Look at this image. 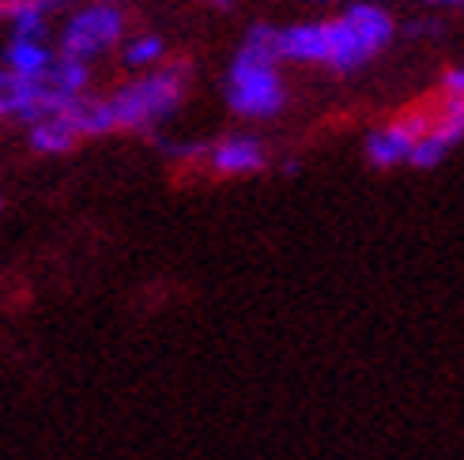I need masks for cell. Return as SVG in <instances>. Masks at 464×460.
<instances>
[{"instance_id": "6da1fadb", "label": "cell", "mask_w": 464, "mask_h": 460, "mask_svg": "<svg viewBox=\"0 0 464 460\" xmlns=\"http://www.w3.org/2000/svg\"><path fill=\"white\" fill-rule=\"evenodd\" d=\"M280 64L284 61L276 53V27L272 23H253L227 68V106L238 118L253 121L276 118L287 106V83Z\"/></svg>"}, {"instance_id": "7a4b0ae2", "label": "cell", "mask_w": 464, "mask_h": 460, "mask_svg": "<svg viewBox=\"0 0 464 460\" xmlns=\"http://www.w3.org/2000/svg\"><path fill=\"white\" fill-rule=\"evenodd\" d=\"M324 23H329V64L324 68H333L340 76L366 68L397 38V19H392V12L382 0H352V5H340V15L324 19Z\"/></svg>"}, {"instance_id": "3957f363", "label": "cell", "mask_w": 464, "mask_h": 460, "mask_svg": "<svg viewBox=\"0 0 464 460\" xmlns=\"http://www.w3.org/2000/svg\"><path fill=\"white\" fill-rule=\"evenodd\" d=\"M185 87H189V68L181 61H170V64L162 61L155 68H144L140 76L125 80L118 91L106 95V102L113 110V125L132 129V132L155 129L181 106Z\"/></svg>"}, {"instance_id": "277c9868", "label": "cell", "mask_w": 464, "mask_h": 460, "mask_svg": "<svg viewBox=\"0 0 464 460\" xmlns=\"http://www.w3.org/2000/svg\"><path fill=\"white\" fill-rule=\"evenodd\" d=\"M129 31V19L121 5H99V0H83L80 8H68L61 31H57V53L76 61H95L118 50Z\"/></svg>"}, {"instance_id": "5b68a950", "label": "cell", "mask_w": 464, "mask_h": 460, "mask_svg": "<svg viewBox=\"0 0 464 460\" xmlns=\"http://www.w3.org/2000/svg\"><path fill=\"white\" fill-rule=\"evenodd\" d=\"M434 110L438 106H415L408 113H401V118H392L389 125L374 129L366 136V158L374 167H401L408 163L411 148L420 144V136H427L430 121H434Z\"/></svg>"}, {"instance_id": "8992f818", "label": "cell", "mask_w": 464, "mask_h": 460, "mask_svg": "<svg viewBox=\"0 0 464 460\" xmlns=\"http://www.w3.org/2000/svg\"><path fill=\"white\" fill-rule=\"evenodd\" d=\"M460 140H464V95H442L427 136H420V144L411 148L408 163L411 167H423V170L427 167H438Z\"/></svg>"}, {"instance_id": "52a82bcc", "label": "cell", "mask_w": 464, "mask_h": 460, "mask_svg": "<svg viewBox=\"0 0 464 460\" xmlns=\"http://www.w3.org/2000/svg\"><path fill=\"white\" fill-rule=\"evenodd\" d=\"M276 53L291 64H329V23L303 19L291 27H276Z\"/></svg>"}, {"instance_id": "ba28073f", "label": "cell", "mask_w": 464, "mask_h": 460, "mask_svg": "<svg viewBox=\"0 0 464 460\" xmlns=\"http://www.w3.org/2000/svg\"><path fill=\"white\" fill-rule=\"evenodd\" d=\"M204 163L219 177H242V174H257L268 163V151L257 136H227V140L208 148Z\"/></svg>"}, {"instance_id": "9c48e42d", "label": "cell", "mask_w": 464, "mask_h": 460, "mask_svg": "<svg viewBox=\"0 0 464 460\" xmlns=\"http://www.w3.org/2000/svg\"><path fill=\"white\" fill-rule=\"evenodd\" d=\"M0 118H12V121H23V125L42 118L34 80L8 72L5 64H0Z\"/></svg>"}, {"instance_id": "30bf717a", "label": "cell", "mask_w": 464, "mask_h": 460, "mask_svg": "<svg viewBox=\"0 0 464 460\" xmlns=\"http://www.w3.org/2000/svg\"><path fill=\"white\" fill-rule=\"evenodd\" d=\"M27 129H31V148L38 155H64V151H72L83 140V136L76 132V125H72V118H68L64 110L45 113V118L31 121Z\"/></svg>"}, {"instance_id": "8fae6325", "label": "cell", "mask_w": 464, "mask_h": 460, "mask_svg": "<svg viewBox=\"0 0 464 460\" xmlns=\"http://www.w3.org/2000/svg\"><path fill=\"white\" fill-rule=\"evenodd\" d=\"M53 45H50V38H23V34H8V45H5V64L8 72H15V76H38L45 64L53 61Z\"/></svg>"}, {"instance_id": "7c38bea8", "label": "cell", "mask_w": 464, "mask_h": 460, "mask_svg": "<svg viewBox=\"0 0 464 460\" xmlns=\"http://www.w3.org/2000/svg\"><path fill=\"white\" fill-rule=\"evenodd\" d=\"M64 113L72 118V125H76V132L80 136H106V132H118V125H113V110H110V102H106V95L99 99V95H83L72 102V106H64Z\"/></svg>"}, {"instance_id": "4fadbf2b", "label": "cell", "mask_w": 464, "mask_h": 460, "mask_svg": "<svg viewBox=\"0 0 464 460\" xmlns=\"http://www.w3.org/2000/svg\"><path fill=\"white\" fill-rule=\"evenodd\" d=\"M118 50H121V64L136 68V72H144V68H155V64L167 61V42H162L159 34H151V31L121 38Z\"/></svg>"}, {"instance_id": "5bb4252c", "label": "cell", "mask_w": 464, "mask_h": 460, "mask_svg": "<svg viewBox=\"0 0 464 460\" xmlns=\"http://www.w3.org/2000/svg\"><path fill=\"white\" fill-rule=\"evenodd\" d=\"M76 0H0V19H15L23 12H38L45 19H53L61 12H68Z\"/></svg>"}, {"instance_id": "9a60e30c", "label": "cell", "mask_w": 464, "mask_h": 460, "mask_svg": "<svg viewBox=\"0 0 464 460\" xmlns=\"http://www.w3.org/2000/svg\"><path fill=\"white\" fill-rule=\"evenodd\" d=\"M438 31H442L438 19H411L404 27V34H411V38H427V34H438Z\"/></svg>"}, {"instance_id": "2e32d148", "label": "cell", "mask_w": 464, "mask_h": 460, "mask_svg": "<svg viewBox=\"0 0 464 460\" xmlns=\"http://www.w3.org/2000/svg\"><path fill=\"white\" fill-rule=\"evenodd\" d=\"M442 95H464V68H450L442 76Z\"/></svg>"}, {"instance_id": "e0dca14e", "label": "cell", "mask_w": 464, "mask_h": 460, "mask_svg": "<svg viewBox=\"0 0 464 460\" xmlns=\"http://www.w3.org/2000/svg\"><path fill=\"white\" fill-rule=\"evenodd\" d=\"M430 8H446V12H457V8H464V0H427Z\"/></svg>"}, {"instance_id": "ac0fdd59", "label": "cell", "mask_w": 464, "mask_h": 460, "mask_svg": "<svg viewBox=\"0 0 464 460\" xmlns=\"http://www.w3.org/2000/svg\"><path fill=\"white\" fill-rule=\"evenodd\" d=\"M204 5L216 8V12H230V8H235V0H204Z\"/></svg>"}, {"instance_id": "d6986e66", "label": "cell", "mask_w": 464, "mask_h": 460, "mask_svg": "<svg viewBox=\"0 0 464 460\" xmlns=\"http://www.w3.org/2000/svg\"><path fill=\"white\" fill-rule=\"evenodd\" d=\"M310 5H352V0H310Z\"/></svg>"}, {"instance_id": "ffe728a7", "label": "cell", "mask_w": 464, "mask_h": 460, "mask_svg": "<svg viewBox=\"0 0 464 460\" xmlns=\"http://www.w3.org/2000/svg\"><path fill=\"white\" fill-rule=\"evenodd\" d=\"M99 5H121V8H125V5H129V0H99Z\"/></svg>"}]
</instances>
